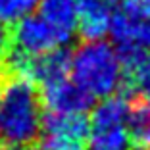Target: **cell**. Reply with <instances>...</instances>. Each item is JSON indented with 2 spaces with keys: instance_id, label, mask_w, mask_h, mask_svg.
Instances as JSON below:
<instances>
[{
  "instance_id": "9a60e30c",
  "label": "cell",
  "mask_w": 150,
  "mask_h": 150,
  "mask_svg": "<svg viewBox=\"0 0 150 150\" xmlns=\"http://www.w3.org/2000/svg\"><path fill=\"white\" fill-rule=\"evenodd\" d=\"M0 77H2V67H0Z\"/></svg>"
},
{
  "instance_id": "8992f818",
  "label": "cell",
  "mask_w": 150,
  "mask_h": 150,
  "mask_svg": "<svg viewBox=\"0 0 150 150\" xmlns=\"http://www.w3.org/2000/svg\"><path fill=\"white\" fill-rule=\"evenodd\" d=\"M39 96L40 104L54 114H85L94 102V98L85 88H81L75 81H69L67 77L42 85Z\"/></svg>"
},
{
  "instance_id": "7c38bea8",
  "label": "cell",
  "mask_w": 150,
  "mask_h": 150,
  "mask_svg": "<svg viewBox=\"0 0 150 150\" xmlns=\"http://www.w3.org/2000/svg\"><path fill=\"white\" fill-rule=\"evenodd\" d=\"M8 48H10V31H8V25H4L0 21V60L4 58Z\"/></svg>"
},
{
  "instance_id": "5bb4252c",
  "label": "cell",
  "mask_w": 150,
  "mask_h": 150,
  "mask_svg": "<svg viewBox=\"0 0 150 150\" xmlns=\"http://www.w3.org/2000/svg\"><path fill=\"white\" fill-rule=\"evenodd\" d=\"M141 150H150V146H146V148H141Z\"/></svg>"
},
{
  "instance_id": "7a4b0ae2",
  "label": "cell",
  "mask_w": 150,
  "mask_h": 150,
  "mask_svg": "<svg viewBox=\"0 0 150 150\" xmlns=\"http://www.w3.org/2000/svg\"><path fill=\"white\" fill-rule=\"evenodd\" d=\"M71 77L93 98H108L119 88L121 66L112 44L104 40L83 42L71 52Z\"/></svg>"
},
{
  "instance_id": "2e32d148",
  "label": "cell",
  "mask_w": 150,
  "mask_h": 150,
  "mask_svg": "<svg viewBox=\"0 0 150 150\" xmlns=\"http://www.w3.org/2000/svg\"><path fill=\"white\" fill-rule=\"evenodd\" d=\"M0 150H4V148H2V146H0Z\"/></svg>"
},
{
  "instance_id": "9c48e42d",
  "label": "cell",
  "mask_w": 150,
  "mask_h": 150,
  "mask_svg": "<svg viewBox=\"0 0 150 150\" xmlns=\"http://www.w3.org/2000/svg\"><path fill=\"white\" fill-rule=\"evenodd\" d=\"M129 142L137 148L150 146V104L141 98L129 100V110L125 117Z\"/></svg>"
},
{
  "instance_id": "52a82bcc",
  "label": "cell",
  "mask_w": 150,
  "mask_h": 150,
  "mask_svg": "<svg viewBox=\"0 0 150 150\" xmlns=\"http://www.w3.org/2000/svg\"><path fill=\"white\" fill-rule=\"evenodd\" d=\"M77 33L83 42L102 40L110 29V19L117 10L119 0H75Z\"/></svg>"
},
{
  "instance_id": "4fadbf2b",
  "label": "cell",
  "mask_w": 150,
  "mask_h": 150,
  "mask_svg": "<svg viewBox=\"0 0 150 150\" xmlns=\"http://www.w3.org/2000/svg\"><path fill=\"white\" fill-rule=\"evenodd\" d=\"M16 150H40L37 144H31V146H21V148H16Z\"/></svg>"
},
{
  "instance_id": "6da1fadb",
  "label": "cell",
  "mask_w": 150,
  "mask_h": 150,
  "mask_svg": "<svg viewBox=\"0 0 150 150\" xmlns=\"http://www.w3.org/2000/svg\"><path fill=\"white\" fill-rule=\"evenodd\" d=\"M40 96L29 79L2 71L0 77V146L16 150L40 137Z\"/></svg>"
},
{
  "instance_id": "277c9868",
  "label": "cell",
  "mask_w": 150,
  "mask_h": 150,
  "mask_svg": "<svg viewBox=\"0 0 150 150\" xmlns=\"http://www.w3.org/2000/svg\"><path fill=\"white\" fill-rule=\"evenodd\" d=\"M88 117L85 114L46 112L40 121V150H87Z\"/></svg>"
},
{
  "instance_id": "30bf717a",
  "label": "cell",
  "mask_w": 150,
  "mask_h": 150,
  "mask_svg": "<svg viewBox=\"0 0 150 150\" xmlns=\"http://www.w3.org/2000/svg\"><path fill=\"white\" fill-rule=\"evenodd\" d=\"M39 0H0V21L4 25H13L21 18L29 16L37 8Z\"/></svg>"
},
{
  "instance_id": "5b68a950",
  "label": "cell",
  "mask_w": 150,
  "mask_h": 150,
  "mask_svg": "<svg viewBox=\"0 0 150 150\" xmlns=\"http://www.w3.org/2000/svg\"><path fill=\"white\" fill-rule=\"evenodd\" d=\"M10 31V48L18 50L25 56H39L54 48L64 46L62 37L54 31L40 16H25L19 21L8 27Z\"/></svg>"
},
{
  "instance_id": "3957f363",
  "label": "cell",
  "mask_w": 150,
  "mask_h": 150,
  "mask_svg": "<svg viewBox=\"0 0 150 150\" xmlns=\"http://www.w3.org/2000/svg\"><path fill=\"white\" fill-rule=\"evenodd\" d=\"M129 100L119 96H108L93 110L88 119L87 150H129L131 142L125 129V117Z\"/></svg>"
},
{
  "instance_id": "8fae6325",
  "label": "cell",
  "mask_w": 150,
  "mask_h": 150,
  "mask_svg": "<svg viewBox=\"0 0 150 150\" xmlns=\"http://www.w3.org/2000/svg\"><path fill=\"white\" fill-rule=\"evenodd\" d=\"M135 42L139 46H142L144 50L150 48V16L137 21V27H135Z\"/></svg>"
},
{
  "instance_id": "ba28073f",
  "label": "cell",
  "mask_w": 150,
  "mask_h": 150,
  "mask_svg": "<svg viewBox=\"0 0 150 150\" xmlns=\"http://www.w3.org/2000/svg\"><path fill=\"white\" fill-rule=\"evenodd\" d=\"M39 16L52 27L64 42H69L77 31L75 0H39Z\"/></svg>"
}]
</instances>
